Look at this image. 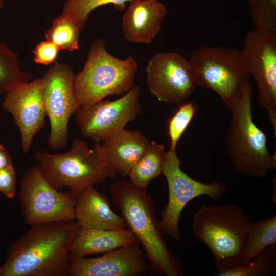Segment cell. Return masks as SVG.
I'll use <instances>...</instances> for the list:
<instances>
[{
    "label": "cell",
    "mask_w": 276,
    "mask_h": 276,
    "mask_svg": "<svg viewBox=\"0 0 276 276\" xmlns=\"http://www.w3.org/2000/svg\"><path fill=\"white\" fill-rule=\"evenodd\" d=\"M8 248L0 276H68L73 243L80 227L75 221L37 224Z\"/></svg>",
    "instance_id": "obj_1"
},
{
    "label": "cell",
    "mask_w": 276,
    "mask_h": 276,
    "mask_svg": "<svg viewBox=\"0 0 276 276\" xmlns=\"http://www.w3.org/2000/svg\"><path fill=\"white\" fill-rule=\"evenodd\" d=\"M110 192L113 205L143 248L153 270L166 276L182 275L181 261L168 249L163 239L153 202L146 189L123 179L114 182Z\"/></svg>",
    "instance_id": "obj_2"
},
{
    "label": "cell",
    "mask_w": 276,
    "mask_h": 276,
    "mask_svg": "<svg viewBox=\"0 0 276 276\" xmlns=\"http://www.w3.org/2000/svg\"><path fill=\"white\" fill-rule=\"evenodd\" d=\"M33 156L53 187L57 190L68 187L76 196L87 187L105 184L117 173L107 162L99 142L89 148L86 142L74 138L66 152L37 151Z\"/></svg>",
    "instance_id": "obj_3"
},
{
    "label": "cell",
    "mask_w": 276,
    "mask_h": 276,
    "mask_svg": "<svg viewBox=\"0 0 276 276\" xmlns=\"http://www.w3.org/2000/svg\"><path fill=\"white\" fill-rule=\"evenodd\" d=\"M251 223L242 208L235 204L203 206L194 214V235L211 251L216 273L240 265Z\"/></svg>",
    "instance_id": "obj_4"
},
{
    "label": "cell",
    "mask_w": 276,
    "mask_h": 276,
    "mask_svg": "<svg viewBox=\"0 0 276 276\" xmlns=\"http://www.w3.org/2000/svg\"><path fill=\"white\" fill-rule=\"evenodd\" d=\"M252 99L250 85L228 109L231 117L226 147L230 162L237 173L262 178L275 168L276 155L270 154L266 135L254 121Z\"/></svg>",
    "instance_id": "obj_5"
},
{
    "label": "cell",
    "mask_w": 276,
    "mask_h": 276,
    "mask_svg": "<svg viewBox=\"0 0 276 276\" xmlns=\"http://www.w3.org/2000/svg\"><path fill=\"white\" fill-rule=\"evenodd\" d=\"M137 67L132 56L124 59L117 58L107 51L103 39H97L90 46L83 69L75 76L80 106L127 93L134 86Z\"/></svg>",
    "instance_id": "obj_6"
},
{
    "label": "cell",
    "mask_w": 276,
    "mask_h": 276,
    "mask_svg": "<svg viewBox=\"0 0 276 276\" xmlns=\"http://www.w3.org/2000/svg\"><path fill=\"white\" fill-rule=\"evenodd\" d=\"M189 61L196 85L215 92L228 109L251 85L240 50L203 46L191 52Z\"/></svg>",
    "instance_id": "obj_7"
},
{
    "label": "cell",
    "mask_w": 276,
    "mask_h": 276,
    "mask_svg": "<svg viewBox=\"0 0 276 276\" xmlns=\"http://www.w3.org/2000/svg\"><path fill=\"white\" fill-rule=\"evenodd\" d=\"M182 162L176 151H165L162 165V174L168 188V201L161 212L159 225L163 234L179 241L181 233L179 221L186 205L194 198L206 196L212 199L223 196L227 191L226 185L217 180L203 183L190 177L181 169Z\"/></svg>",
    "instance_id": "obj_8"
},
{
    "label": "cell",
    "mask_w": 276,
    "mask_h": 276,
    "mask_svg": "<svg viewBox=\"0 0 276 276\" xmlns=\"http://www.w3.org/2000/svg\"><path fill=\"white\" fill-rule=\"evenodd\" d=\"M25 222L33 225L75 220L76 196L53 187L37 165L24 173L18 193Z\"/></svg>",
    "instance_id": "obj_9"
},
{
    "label": "cell",
    "mask_w": 276,
    "mask_h": 276,
    "mask_svg": "<svg viewBox=\"0 0 276 276\" xmlns=\"http://www.w3.org/2000/svg\"><path fill=\"white\" fill-rule=\"evenodd\" d=\"M245 70L254 78L257 100L266 110L276 135V32L255 28L245 35L240 50Z\"/></svg>",
    "instance_id": "obj_10"
},
{
    "label": "cell",
    "mask_w": 276,
    "mask_h": 276,
    "mask_svg": "<svg viewBox=\"0 0 276 276\" xmlns=\"http://www.w3.org/2000/svg\"><path fill=\"white\" fill-rule=\"evenodd\" d=\"M75 76L70 65L56 61L42 78L44 104L50 124L47 146L52 150L66 146L70 118L80 106L75 89Z\"/></svg>",
    "instance_id": "obj_11"
},
{
    "label": "cell",
    "mask_w": 276,
    "mask_h": 276,
    "mask_svg": "<svg viewBox=\"0 0 276 276\" xmlns=\"http://www.w3.org/2000/svg\"><path fill=\"white\" fill-rule=\"evenodd\" d=\"M140 95V86L134 85L114 100L104 99L80 106L75 118L81 135L100 142L124 129L141 112Z\"/></svg>",
    "instance_id": "obj_12"
},
{
    "label": "cell",
    "mask_w": 276,
    "mask_h": 276,
    "mask_svg": "<svg viewBox=\"0 0 276 276\" xmlns=\"http://www.w3.org/2000/svg\"><path fill=\"white\" fill-rule=\"evenodd\" d=\"M149 91L160 102L181 105L193 93L196 84L189 60L177 52L158 53L145 68Z\"/></svg>",
    "instance_id": "obj_13"
},
{
    "label": "cell",
    "mask_w": 276,
    "mask_h": 276,
    "mask_svg": "<svg viewBox=\"0 0 276 276\" xmlns=\"http://www.w3.org/2000/svg\"><path fill=\"white\" fill-rule=\"evenodd\" d=\"M2 107L12 115L20 131L22 151L27 153L34 137L45 124L42 78L22 84L7 93Z\"/></svg>",
    "instance_id": "obj_14"
},
{
    "label": "cell",
    "mask_w": 276,
    "mask_h": 276,
    "mask_svg": "<svg viewBox=\"0 0 276 276\" xmlns=\"http://www.w3.org/2000/svg\"><path fill=\"white\" fill-rule=\"evenodd\" d=\"M139 244L121 247L95 258L70 254L71 276H135L149 268Z\"/></svg>",
    "instance_id": "obj_15"
},
{
    "label": "cell",
    "mask_w": 276,
    "mask_h": 276,
    "mask_svg": "<svg viewBox=\"0 0 276 276\" xmlns=\"http://www.w3.org/2000/svg\"><path fill=\"white\" fill-rule=\"evenodd\" d=\"M167 15V9L159 0H132L122 18L125 39L131 43H151Z\"/></svg>",
    "instance_id": "obj_16"
},
{
    "label": "cell",
    "mask_w": 276,
    "mask_h": 276,
    "mask_svg": "<svg viewBox=\"0 0 276 276\" xmlns=\"http://www.w3.org/2000/svg\"><path fill=\"white\" fill-rule=\"evenodd\" d=\"M74 214L75 220L80 228H127L121 216L111 209L106 196L93 186L85 188L77 195Z\"/></svg>",
    "instance_id": "obj_17"
},
{
    "label": "cell",
    "mask_w": 276,
    "mask_h": 276,
    "mask_svg": "<svg viewBox=\"0 0 276 276\" xmlns=\"http://www.w3.org/2000/svg\"><path fill=\"white\" fill-rule=\"evenodd\" d=\"M150 143L141 132L124 128L105 140L102 148L110 166L121 176L126 177Z\"/></svg>",
    "instance_id": "obj_18"
},
{
    "label": "cell",
    "mask_w": 276,
    "mask_h": 276,
    "mask_svg": "<svg viewBox=\"0 0 276 276\" xmlns=\"http://www.w3.org/2000/svg\"><path fill=\"white\" fill-rule=\"evenodd\" d=\"M135 244H139L137 240L127 228L115 229L80 228L72 245L71 254L85 257Z\"/></svg>",
    "instance_id": "obj_19"
},
{
    "label": "cell",
    "mask_w": 276,
    "mask_h": 276,
    "mask_svg": "<svg viewBox=\"0 0 276 276\" xmlns=\"http://www.w3.org/2000/svg\"><path fill=\"white\" fill-rule=\"evenodd\" d=\"M165 147L155 141H150L149 147L131 169L129 181L134 186L146 189L149 183L162 174Z\"/></svg>",
    "instance_id": "obj_20"
},
{
    "label": "cell",
    "mask_w": 276,
    "mask_h": 276,
    "mask_svg": "<svg viewBox=\"0 0 276 276\" xmlns=\"http://www.w3.org/2000/svg\"><path fill=\"white\" fill-rule=\"evenodd\" d=\"M273 244H276V216L251 221L240 265L246 264Z\"/></svg>",
    "instance_id": "obj_21"
},
{
    "label": "cell",
    "mask_w": 276,
    "mask_h": 276,
    "mask_svg": "<svg viewBox=\"0 0 276 276\" xmlns=\"http://www.w3.org/2000/svg\"><path fill=\"white\" fill-rule=\"evenodd\" d=\"M31 78V74L20 68L18 54L0 42V94L30 81Z\"/></svg>",
    "instance_id": "obj_22"
},
{
    "label": "cell",
    "mask_w": 276,
    "mask_h": 276,
    "mask_svg": "<svg viewBox=\"0 0 276 276\" xmlns=\"http://www.w3.org/2000/svg\"><path fill=\"white\" fill-rule=\"evenodd\" d=\"M276 271V244L271 245L254 257L248 263L215 276H269Z\"/></svg>",
    "instance_id": "obj_23"
},
{
    "label": "cell",
    "mask_w": 276,
    "mask_h": 276,
    "mask_svg": "<svg viewBox=\"0 0 276 276\" xmlns=\"http://www.w3.org/2000/svg\"><path fill=\"white\" fill-rule=\"evenodd\" d=\"M81 30L69 17L61 14L55 18L52 26L46 31V40L56 44L59 50L72 52L78 49Z\"/></svg>",
    "instance_id": "obj_24"
},
{
    "label": "cell",
    "mask_w": 276,
    "mask_h": 276,
    "mask_svg": "<svg viewBox=\"0 0 276 276\" xmlns=\"http://www.w3.org/2000/svg\"><path fill=\"white\" fill-rule=\"evenodd\" d=\"M132 1L67 0L63 5L62 13L72 19L82 31L89 15L97 8L107 4H112L117 10L122 11L125 8L126 3Z\"/></svg>",
    "instance_id": "obj_25"
},
{
    "label": "cell",
    "mask_w": 276,
    "mask_h": 276,
    "mask_svg": "<svg viewBox=\"0 0 276 276\" xmlns=\"http://www.w3.org/2000/svg\"><path fill=\"white\" fill-rule=\"evenodd\" d=\"M178 109L167 122V134L170 141L169 150L176 151L178 142L197 111L193 102H186Z\"/></svg>",
    "instance_id": "obj_26"
},
{
    "label": "cell",
    "mask_w": 276,
    "mask_h": 276,
    "mask_svg": "<svg viewBox=\"0 0 276 276\" xmlns=\"http://www.w3.org/2000/svg\"><path fill=\"white\" fill-rule=\"evenodd\" d=\"M248 4L255 28L276 32V0H248Z\"/></svg>",
    "instance_id": "obj_27"
},
{
    "label": "cell",
    "mask_w": 276,
    "mask_h": 276,
    "mask_svg": "<svg viewBox=\"0 0 276 276\" xmlns=\"http://www.w3.org/2000/svg\"><path fill=\"white\" fill-rule=\"evenodd\" d=\"M59 51L52 42L48 40L42 41L37 44L33 51L34 61L37 64L44 65L54 63Z\"/></svg>",
    "instance_id": "obj_28"
},
{
    "label": "cell",
    "mask_w": 276,
    "mask_h": 276,
    "mask_svg": "<svg viewBox=\"0 0 276 276\" xmlns=\"http://www.w3.org/2000/svg\"><path fill=\"white\" fill-rule=\"evenodd\" d=\"M0 192L9 198L15 195L16 173L13 165L0 169Z\"/></svg>",
    "instance_id": "obj_29"
},
{
    "label": "cell",
    "mask_w": 276,
    "mask_h": 276,
    "mask_svg": "<svg viewBox=\"0 0 276 276\" xmlns=\"http://www.w3.org/2000/svg\"><path fill=\"white\" fill-rule=\"evenodd\" d=\"M13 165L10 154L5 147L0 144V169Z\"/></svg>",
    "instance_id": "obj_30"
},
{
    "label": "cell",
    "mask_w": 276,
    "mask_h": 276,
    "mask_svg": "<svg viewBox=\"0 0 276 276\" xmlns=\"http://www.w3.org/2000/svg\"><path fill=\"white\" fill-rule=\"evenodd\" d=\"M4 7V0H0V9H3Z\"/></svg>",
    "instance_id": "obj_31"
}]
</instances>
